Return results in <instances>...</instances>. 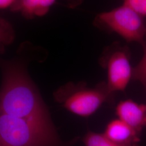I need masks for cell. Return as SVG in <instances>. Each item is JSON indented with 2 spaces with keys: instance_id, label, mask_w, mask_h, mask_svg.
Segmentation results:
<instances>
[{
  "instance_id": "cell-8",
  "label": "cell",
  "mask_w": 146,
  "mask_h": 146,
  "mask_svg": "<svg viewBox=\"0 0 146 146\" xmlns=\"http://www.w3.org/2000/svg\"><path fill=\"white\" fill-rule=\"evenodd\" d=\"M56 0H17L11 8L28 20L46 15Z\"/></svg>"
},
{
  "instance_id": "cell-14",
  "label": "cell",
  "mask_w": 146,
  "mask_h": 146,
  "mask_svg": "<svg viewBox=\"0 0 146 146\" xmlns=\"http://www.w3.org/2000/svg\"><path fill=\"white\" fill-rule=\"evenodd\" d=\"M67 5L70 8H75L81 5L84 0H66Z\"/></svg>"
},
{
  "instance_id": "cell-3",
  "label": "cell",
  "mask_w": 146,
  "mask_h": 146,
  "mask_svg": "<svg viewBox=\"0 0 146 146\" xmlns=\"http://www.w3.org/2000/svg\"><path fill=\"white\" fill-rule=\"evenodd\" d=\"M114 93L101 82L94 88L86 84L68 83L54 93L55 101L63 108L75 115L88 117L93 115L104 103L113 100Z\"/></svg>"
},
{
  "instance_id": "cell-12",
  "label": "cell",
  "mask_w": 146,
  "mask_h": 146,
  "mask_svg": "<svg viewBox=\"0 0 146 146\" xmlns=\"http://www.w3.org/2000/svg\"><path fill=\"white\" fill-rule=\"evenodd\" d=\"M124 5L128 6L143 17L146 16V0H124Z\"/></svg>"
},
{
  "instance_id": "cell-10",
  "label": "cell",
  "mask_w": 146,
  "mask_h": 146,
  "mask_svg": "<svg viewBox=\"0 0 146 146\" xmlns=\"http://www.w3.org/2000/svg\"><path fill=\"white\" fill-rule=\"evenodd\" d=\"M15 33L9 21L0 17V47H4L14 42Z\"/></svg>"
},
{
  "instance_id": "cell-7",
  "label": "cell",
  "mask_w": 146,
  "mask_h": 146,
  "mask_svg": "<svg viewBox=\"0 0 146 146\" xmlns=\"http://www.w3.org/2000/svg\"><path fill=\"white\" fill-rule=\"evenodd\" d=\"M103 134L110 140L122 144L138 145L140 141L141 132L119 119L110 121Z\"/></svg>"
},
{
  "instance_id": "cell-1",
  "label": "cell",
  "mask_w": 146,
  "mask_h": 146,
  "mask_svg": "<svg viewBox=\"0 0 146 146\" xmlns=\"http://www.w3.org/2000/svg\"><path fill=\"white\" fill-rule=\"evenodd\" d=\"M28 46H22L16 57L5 60L0 57L2 82L0 89V111L8 115L52 122L38 89L27 70Z\"/></svg>"
},
{
  "instance_id": "cell-6",
  "label": "cell",
  "mask_w": 146,
  "mask_h": 146,
  "mask_svg": "<svg viewBox=\"0 0 146 146\" xmlns=\"http://www.w3.org/2000/svg\"><path fill=\"white\" fill-rule=\"evenodd\" d=\"M116 114L119 119L140 132L146 127V104L131 100L121 101L116 107Z\"/></svg>"
},
{
  "instance_id": "cell-2",
  "label": "cell",
  "mask_w": 146,
  "mask_h": 146,
  "mask_svg": "<svg viewBox=\"0 0 146 146\" xmlns=\"http://www.w3.org/2000/svg\"><path fill=\"white\" fill-rule=\"evenodd\" d=\"M52 122H41L0 111V146H59Z\"/></svg>"
},
{
  "instance_id": "cell-15",
  "label": "cell",
  "mask_w": 146,
  "mask_h": 146,
  "mask_svg": "<svg viewBox=\"0 0 146 146\" xmlns=\"http://www.w3.org/2000/svg\"></svg>"
},
{
  "instance_id": "cell-5",
  "label": "cell",
  "mask_w": 146,
  "mask_h": 146,
  "mask_svg": "<svg viewBox=\"0 0 146 146\" xmlns=\"http://www.w3.org/2000/svg\"><path fill=\"white\" fill-rule=\"evenodd\" d=\"M100 63L107 69L106 84L110 90L113 93L125 91L132 78L133 69L127 47L116 43L108 47L100 59Z\"/></svg>"
},
{
  "instance_id": "cell-11",
  "label": "cell",
  "mask_w": 146,
  "mask_h": 146,
  "mask_svg": "<svg viewBox=\"0 0 146 146\" xmlns=\"http://www.w3.org/2000/svg\"><path fill=\"white\" fill-rule=\"evenodd\" d=\"M145 52L143 58L135 68L133 69L132 78L140 81L146 86V32L144 43Z\"/></svg>"
},
{
  "instance_id": "cell-13",
  "label": "cell",
  "mask_w": 146,
  "mask_h": 146,
  "mask_svg": "<svg viewBox=\"0 0 146 146\" xmlns=\"http://www.w3.org/2000/svg\"><path fill=\"white\" fill-rule=\"evenodd\" d=\"M16 1L17 0H0V10L11 9Z\"/></svg>"
},
{
  "instance_id": "cell-4",
  "label": "cell",
  "mask_w": 146,
  "mask_h": 146,
  "mask_svg": "<svg viewBox=\"0 0 146 146\" xmlns=\"http://www.w3.org/2000/svg\"><path fill=\"white\" fill-rule=\"evenodd\" d=\"M95 25L102 29L115 32L127 42H137L144 45L146 22L143 16L128 6H122L99 14L95 17Z\"/></svg>"
},
{
  "instance_id": "cell-9",
  "label": "cell",
  "mask_w": 146,
  "mask_h": 146,
  "mask_svg": "<svg viewBox=\"0 0 146 146\" xmlns=\"http://www.w3.org/2000/svg\"><path fill=\"white\" fill-rule=\"evenodd\" d=\"M85 146H140L138 145H125L117 143L107 138L103 133L89 131L83 138Z\"/></svg>"
}]
</instances>
